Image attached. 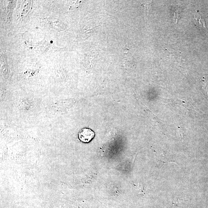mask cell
Returning <instances> with one entry per match:
<instances>
[{
  "mask_svg": "<svg viewBox=\"0 0 208 208\" xmlns=\"http://www.w3.org/2000/svg\"><path fill=\"white\" fill-rule=\"evenodd\" d=\"M95 134L89 128H84L79 133L78 137L80 141L85 143L90 142L94 138Z\"/></svg>",
  "mask_w": 208,
  "mask_h": 208,
  "instance_id": "1",
  "label": "cell"
},
{
  "mask_svg": "<svg viewBox=\"0 0 208 208\" xmlns=\"http://www.w3.org/2000/svg\"><path fill=\"white\" fill-rule=\"evenodd\" d=\"M195 24L199 27L206 28V25L203 19L201 18V16L198 14L195 15Z\"/></svg>",
  "mask_w": 208,
  "mask_h": 208,
  "instance_id": "2",
  "label": "cell"
}]
</instances>
